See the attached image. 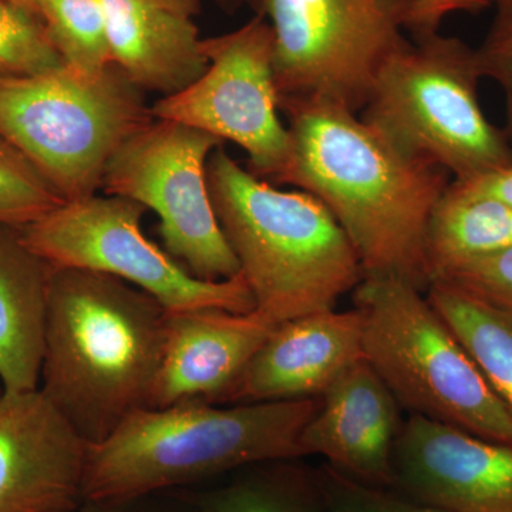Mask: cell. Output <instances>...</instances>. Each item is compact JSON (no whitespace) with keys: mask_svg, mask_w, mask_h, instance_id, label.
I'll use <instances>...</instances> for the list:
<instances>
[{"mask_svg":"<svg viewBox=\"0 0 512 512\" xmlns=\"http://www.w3.org/2000/svg\"><path fill=\"white\" fill-rule=\"evenodd\" d=\"M274 35L279 101L318 97L356 113L407 42L409 0H248Z\"/></svg>","mask_w":512,"mask_h":512,"instance_id":"8","label":"cell"},{"mask_svg":"<svg viewBox=\"0 0 512 512\" xmlns=\"http://www.w3.org/2000/svg\"><path fill=\"white\" fill-rule=\"evenodd\" d=\"M271 464L247 467L228 483L180 494L198 512H318L308 483Z\"/></svg>","mask_w":512,"mask_h":512,"instance_id":"21","label":"cell"},{"mask_svg":"<svg viewBox=\"0 0 512 512\" xmlns=\"http://www.w3.org/2000/svg\"><path fill=\"white\" fill-rule=\"evenodd\" d=\"M215 2L220 5V8L224 10V12L234 13L237 12L239 8H241L242 2H244V0H215Z\"/></svg>","mask_w":512,"mask_h":512,"instance_id":"34","label":"cell"},{"mask_svg":"<svg viewBox=\"0 0 512 512\" xmlns=\"http://www.w3.org/2000/svg\"><path fill=\"white\" fill-rule=\"evenodd\" d=\"M512 248V207L448 185L431 214L426 261L431 282L473 259Z\"/></svg>","mask_w":512,"mask_h":512,"instance_id":"19","label":"cell"},{"mask_svg":"<svg viewBox=\"0 0 512 512\" xmlns=\"http://www.w3.org/2000/svg\"><path fill=\"white\" fill-rule=\"evenodd\" d=\"M53 266L20 229L0 225V380L5 392L39 389Z\"/></svg>","mask_w":512,"mask_h":512,"instance_id":"18","label":"cell"},{"mask_svg":"<svg viewBox=\"0 0 512 512\" xmlns=\"http://www.w3.org/2000/svg\"><path fill=\"white\" fill-rule=\"evenodd\" d=\"M40 13L64 63L87 74L113 64L101 0H40Z\"/></svg>","mask_w":512,"mask_h":512,"instance_id":"22","label":"cell"},{"mask_svg":"<svg viewBox=\"0 0 512 512\" xmlns=\"http://www.w3.org/2000/svg\"><path fill=\"white\" fill-rule=\"evenodd\" d=\"M393 484L448 512H512V444L412 414L394 447Z\"/></svg>","mask_w":512,"mask_h":512,"instance_id":"12","label":"cell"},{"mask_svg":"<svg viewBox=\"0 0 512 512\" xmlns=\"http://www.w3.org/2000/svg\"><path fill=\"white\" fill-rule=\"evenodd\" d=\"M64 202L45 175L0 136V225L26 227Z\"/></svg>","mask_w":512,"mask_h":512,"instance_id":"24","label":"cell"},{"mask_svg":"<svg viewBox=\"0 0 512 512\" xmlns=\"http://www.w3.org/2000/svg\"><path fill=\"white\" fill-rule=\"evenodd\" d=\"M427 299L473 357L512 417V316L456 285L434 281Z\"/></svg>","mask_w":512,"mask_h":512,"instance_id":"20","label":"cell"},{"mask_svg":"<svg viewBox=\"0 0 512 512\" xmlns=\"http://www.w3.org/2000/svg\"><path fill=\"white\" fill-rule=\"evenodd\" d=\"M276 326L256 311L168 312L163 360L150 407L218 404Z\"/></svg>","mask_w":512,"mask_h":512,"instance_id":"16","label":"cell"},{"mask_svg":"<svg viewBox=\"0 0 512 512\" xmlns=\"http://www.w3.org/2000/svg\"><path fill=\"white\" fill-rule=\"evenodd\" d=\"M167 316L116 276L53 268L39 390L87 444L150 407Z\"/></svg>","mask_w":512,"mask_h":512,"instance_id":"2","label":"cell"},{"mask_svg":"<svg viewBox=\"0 0 512 512\" xmlns=\"http://www.w3.org/2000/svg\"><path fill=\"white\" fill-rule=\"evenodd\" d=\"M400 403L362 357L319 397L301 433L303 456L326 458L343 476L393 484V454L402 424Z\"/></svg>","mask_w":512,"mask_h":512,"instance_id":"15","label":"cell"},{"mask_svg":"<svg viewBox=\"0 0 512 512\" xmlns=\"http://www.w3.org/2000/svg\"><path fill=\"white\" fill-rule=\"evenodd\" d=\"M477 49L454 36L413 37L384 62L359 116L402 153L453 180L512 167L504 128L485 116Z\"/></svg>","mask_w":512,"mask_h":512,"instance_id":"5","label":"cell"},{"mask_svg":"<svg viewBox=\"0 0 512 512\" xmlns=\"http://www.w3.org/2000/svg\"><path fill=\"white\" fill-rule=\"evenodd\" d=\"M153 120L146 93L116 64L97 74L64 64L36 76L0 79V136L66 202L97 194L111 157Z\"/></svg>","mask_w":512,"mask_h":512,"instance_id":"7","label":"cell"},{"mask_svg":"<svg viewBox=\"0 0 512 512\" xmlns=\"http://www.w3.org/2000/svg\"><path fill=\"white\" fill-rule=\"evenodd\" d=\"M207 180L255 311L271 322L335 309L362 281L356 249L318 198L255 177L224 147L208 158Z\"/></svg>","mask_w":512,"mask_h":512,"instance_id":"4","label":"cell"},{"mask_svg":"<svg viewBox=\"0 0 512 512\" xmlns=\"http://www.w3.org/2000/svg\"><path fill=\"white\" fill-rule=\"evenodd\" d=\"M10 2L16 3V5L22 6V8L28 9L30 12L42 18V13H40V0H10Z\"/></svg>","mask_w":512,"mask_h":512,"instance_id":"33","label":"cell"},{"mask_svg":"<svg viewBox=\"0 0 512 512\" xmlns=\"http://www.w3.org/2000/svg\"><path fill=\"white\" fill-rule=\"evenodd\" d=\"M279 110L291 144L274 184L308 192L328 208L363 276H393L427 291V227L451 175L402 153L336 101L285 99Z\"/></svg>","mask_w":512,"mask_h":512,"instance_id":"1","label":"cell"},{"mask_svg":"<svg viewBox=\"0 0 512 512\" xmlns=\"http://www.w3.org/2000/svg\"><path fill=\"white\" fill-rule=\"evenodd\" d=\"M202 52L207 70L187 89L160 97L151 106L154 119L232 141L247 153L249 173L275 183L291 140L278 114L271 26L255 15L241 28L202 39Z\"/></svg>","mask_w":512,"mask_h":512,"instance_id":"11","label":"cell"},{"mask_svg":"<svg viewBox=\"0 0 512 512\" xmlns=\"http://www.w3.org/2000/svg\"><path fill=\"white\" fill-rule=\"evenodd\" d=\"M436 281L456 285L512 316V248L458 265Z\"/></svg>","mask_w":512,"mask_h":512,"instance_id":"26","label":"cell"},{"mask_svg":"<svg viewBox=\"0 0 512 512\" xmlns=\"http://www.w3.org/2000/svg\"><path fill=\"white\" fill-rule=\"evenodd\" d=\"M353 296L363 319V357L400 406L512 444L507 407L421 289L393 276H363Z\"/></svg>","mask_w":512,"mask_h":512,"instance_id":"6","label":"cell"},{"mask_svg":"<svg viewBox=\"0 0 512 512\" xmlns=\"http://www.w3.org/2000/svg\"><path fill=\"white\" fill-rule=\"evenodd\" d=\"M111 63L144 93L187 89L208 67L194 19L148 0H101Z\"/></svg>","mask_w":512,"mask_h":512,"instance_id":"17","label":"cell"},{"mask_svg":"<svg viewBox=\"0 0 512 512\" xmlns=\"http://www.w3.org/2000/svg\"><path fill=\"white\" fill-rule=\"evenodd\" d=\"M221 138L154 119L111 157L101 190L156 212L165 251L195 278L225 281L241 274L212 205L208 158Z\"/></svg>","mask_w":512,"mask_h":512,"instance_id":"10","label":"cell"},{"mask_svg":"<svg viewBox=\"0 0 512 512\" xmlns=\"http://www.w3.org/2000/svg\"><path fill=\"white\" fill-rule=\"evenodd\" d=\"M79 512H198L180 493L158 500V494L116 503H84Z\"/></svg>","mask_w":512,"mask_h":512,"instance_id":"29","label":"cell"},{"mask_svg":"<svg viewBox=\"0 0 512 512\" xmlns=\"http://www.w3.org/2000/svg\"><path fill=\"white\" fill-rule=\"evenodd\" d=\"M86 443L39 389L0 396V512H76Z\"/></svg>","mask_w":512,"mask_h":512,"instance_id":"13","label":"cell"},{"mask_svg":"<svg viewBox=\"0 0 512 512\" xmlns=\"http://www.w3.org/2000/svg\"><path fill=\"white\" fill-rule=\"evenodd\" d=\"M76 512H79V511H76Z\"/></svg>","mask_w":512,"mask_h":512,"instance_id":"36","label":"cell"},{"mask_svg":"<svg viewBox=\"0 0 512 512\" xmlns=\"http://www.w3.org/2000/svg\"><path fill=\"white\" fill-rule=\"evenodd\" d=\"M363 357V319L350 311L315 312L276 326L218 404L318 399Z\"/></svg>","mask_w":512,"mask_h":512,"instance_id":"14","label":"cell"},{"mask_svg":"<svg viewBox=\"0 0 512 512\" xmlns=\"http://www.w3.org/2000/svg\"><path fill=\"white\" fill-rule=\"evenodd\" d=\"M326 512H448L412 498L384 493L329 468L318 481Z\"/></svg>","mask_w":512,"mask_h":512,"instance_id":"25","label":"cell"},{"mask_svg":"<svg viewBox=\"0 0 512 512\" xmlns=\"http://www.w3.org/2000/svg\"><path fill=\"white\" fill-rule=\"evenodd\" d=\"M318 406L319 397L137 410L106 439L89 444L83 504L168 493L231 471L303 457L301 433Z\"/></svg>","mask_w":512,"mask_h":512,"instance_id":"3","label":"cell"},{"mask_svg":"<svg viewBox=\"0 0 512 512\" xmlns=\"http://www.w3.org/2000/svg\"><path fill=\"white\" fill-rule=\"evenodd\" d=\"M3 393H5V387H3L2 380H0V396H2Z\"/></svg>","mask_w":512,"mask_h":512,"instance_id":"35","label":"cell"},{"mask_svg":"<svg viewBox=\"0 0 512 512\" xmlns=\"http://www.w3.org/2000/svg\"><path fill=\"white\" fill-rule=\"evenodd\" d=\"M147 208L117 195L67 201L20 229L23 242L53 268L87 269L116 276L156 298L167 312L222 309L255 311L241 274L225 281L195 278L144 235Z\"/></svg>","mask_w":512,"mask_h":512,"instance_id":"9","label":"cell"},{"mask_svg":"<svg viewBox=\"0 0 512 512\" xmlns=\"http://www.w3.org/2000/svg\"><path fill=\"white\" fill-rule=\"evenodd\" d=\"M494 18L477 47L484 79L493 80L504 93L512 92V0H493Z\"/></svg>","mask_w":512,"mask_h":512,"instance_id":"27","label":"cell"},{"mask_svg":"<svg viewBox=\"0 0 512 512\" xmlns=\"http://www.w3.org/2000/svg\"><path fill=\"white\" fill-rule=\"evenodd\" d=\"M64 64L43 19L10 0H0V79L36 76Z\"/></svg>","mask_w":512,"mask_h":512,"instance_id":"23","label":"cell"},{"mask_svg":"<svg viewBox=\"0 0 512 512\" xmlns=\"http://www.w3.org/2000/svg\"><path fill=\"white\" fill-rule=\"evenodd\" d=\"M451 187L466 195L493 198L512 207V167L477 175L468 180H453Z\"/></svg>","mask_w":512,"mask_h":512,"instance_id":"30","label":"cell"},{"mask_svg":"<svg viewBox=\"0 0 512 512\" xmlns=\"http://www.w3.org/2000/svg\"><path fill=\"white\" fill-rule=\"evenodd\" d=\"M491 3L493 0H409L406 29L413 37L434 35L447 16L478 13Z\"/></svg>","mask_w":512,"mask_h":512,"instance_id":"28","label":"cell"},{"mask_svg":"<svg viewBox=\"0 0 512 512\" xmlns=\"http://www.w3.org/2000/svg\"><path fill=\"white\" fill-rule=\"evenodd\" d=\"M505 136L512 150V92L505 94Z\"/></svg>","mask_w":512,"mask_h":512,"instance_id":"32","label":"cell"},{"mask_svg":"<svg viewBox=\"0 0 512 512\" xmlns=\"http://www.w3.org/2000/svg\"><path fill=\"white\" fill-rule=\"evenodd\" d=\"M148 2L192 19L201 12V0H148Z\"/></svg>","mask_w":512,"mask_h":512,"instance_id":"31","label":"cell"}]
</instances>
